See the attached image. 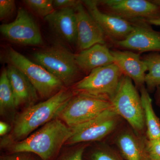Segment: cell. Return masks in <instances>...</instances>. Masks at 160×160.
<instances>
[{
    "label": "cell",
    "instance_id": "cell-1",
    "mask_svg": "<svg viewBox=\"0 0 160 160\" xmlns=\"http://www.w3.org/2000/svg\"><path fill=\"white\" fill-rule=\"evenodd\" d=\"M74 94L73 92L64 89L44 102L26 108L16 117L12 130L3 138L1 146L7 147L22 141L40 126L59 118Z\"/></svg>",
    "mask_w": 160,
    "mask_h": 160
},
{
    "label": "cell",
    "instance_id": "cell-2",
    "mask_svg": "<svg viewBox=\"0 0 160 160\" xmlns=\"http://www.w3.org/2000/svg\"><path fill=\"white\" fill-rule=\"evenodd\" d=\"M72 129L59 118L55 119L22 141L7 147L12 153L32 152L42 160H50L71 137Z\"/></svg>",
    "mask_w": 160,
    "mask_h": 160
},
{
    "label": "cell",
    "instance_id": "cell-3",
    "mask_svg": "<svg viewBox=\"0 0 160 160\" xmlns=\"http://www.w3.org/2000/svg\"><path fill=\"white\" fill-rule=\"evenodd\" d=\"M110 100L120 117L126 120L135 132L142 135L146 130L144 110L141 95L132 80L123 75Z\"/></svg>",
    "mask_w": 160,
    "mask_h": 160
},
{
    "label": "cell",
    "instance_id": "cell-4",
    "mask_svg": "<svg viewBox=\"0 0 160 160\" xmlns=\"http://www.w3.org/2000/svg\"><path fill=\"white\" fill-rule=\"evenodd\" d=\"M6 60L19 69L29 79L38 94L43 99L49 98L62 89L64 84L43 66L26 57L12 48L8 49Z\"/></svg>",
    "mask_w": 160,
    "mask_h": 160
},
{
    "label": "cell",
    "instance_id": "cell-5",
    "mask_svg": "<svg viewBox=\"0 0 160 160\" xmlns=\"http://www.w3.org/2000/svg\"><path fill=\"white\" fill-rule=\"evenodd\" d=\"M32 57L35 62L57 78L65 86L73 84L80 74L75 54L62 46H54L37 51Z\"/></svg>",
    "mask_w": 160,
    "mask_h": 160
},
{
    "label": "cell",
    "instance_id": "cell-6",
    "mask_svg": "<svg viewBox=\"0 0 160 160\" xmlns=\"http://www.w3.org/2000/svg\"><path fill=\"white\" fill-rule=\"evenodd\" d=\"M112 107L111 100L108 98L76 92L58 118L72 128L94 118Z\"/></svg>",
    "mask_w": 160,
    "mask_h": 160
},
{
    "label": "cell",
    "instance_id": "cell-7",
    "mask_svg": "<svg viewBox=\"0 0 160 160\" xmlns=\"http://www.w3.org/2000/svg\"><path fill=\"white\" fill-rule=\"evenodd\" d=\"M123 74L115 63L92 70L73 86L75 92L108 98L113 96Z\"/></svg>",
    "mask_w": 160,
    "mask_h": 160
},
{
    "label": "cell",
    "instance_id": "cell-8",
    "mask_svg": "<svg viewBox=\"0 0 160 160\" xmlns=\"http://www.w3.org/2000/svg\"><path fill=\"white\" fill-rule=\"evenodd\" d=\"M104 12L132 23L160 19V6L148 0H100Z\"/></svg>",
    "mask_w": 160,
    "mask_h": 160
},
{
    "label": "cell",
    "instance_id": "cell-9",
    "mask_svg": "<svg viewBox=\"0 0 160 160\" xmlns=\"http://www.w3.org/2000/svg\"><path fill=\"white\" fill-rule=\"evenodd\" d=\"M120 117L113 107L88 122L72 127V134L66 145L96 142L103 139L117 129Z\"/></svg>",
    "mask_w": 160,
    "mask_h": 160
},
{
    "label": "cell",
    "instance_id": "cell-10",
    "mask_svg": "<svg viewBox=\"0 0 160 160\" xmlns=\"http://www.w3.org/2000/svg\"><path fill=\"white\" fill-rule=\"evenodd\" d=\"M1 33L7 40L26 46H39L43 41L37 24L26 9L20 7L15 19L0 26Z\"/></svg>",
    "mask_w": 160,
    "mask_h": 160
},
{
    "label": "cell",
    "instance_id": "cell-11",
    "mask_svg": "<svg viewBox=\"0 0 160 160\" xmlns=\"http://www.w3.org/2000/svg\"><path fill=\"white\" fill-rule=\"evenodd\" d=\"M132 24L133 29L131 33L125 40L113 43L115 46L140 54L144 52H159L160 32L155 30L152 25L145 21Z\"/></svg>",
    "mask_w": 160,
    "mask_h": 160
},
{
    "label": "cell",
    "instance_id": "cell-12",
    "mask_svg": "<svg viewBox=\"0 0 160 160\" xmlns=\"http://www.w3.org/2000/svg\"><path fill=\"white\" fill-rule=\"evenodd\" d=\"M82 2L102 30L106 38L113 44L125 40L133 30V26L131 23L102 11L99 8L97 1L86 0Z\"/></svg>",
    "mask_w": 160,
    "mask_h": 160
},
{
    "label": "cell",
    "instance_id": "cell-13",
    "mask_svg": "<svg viewBox=\"0 0 160 160\" xmlns=\"http://www.w3.org/2000/svg\"><path fill=\"white\" fill-rule=\"evenodd\" d=\"M77 18L76 44L80 51L96 44L106 45V38L82 1L75 7Z\"/></svg>",
    "mask_w": 160,
    "mask_h": 160
},
{
    "label": "cell",
    "instance_id": "cell-14",
    "mask_svg": "<svg viewBox=\"0 0 160 160\" xmlns=\"http://www.w3.org/2000/svg\"><path fill=\"white\" fill-rule=\"evenodd\" d=\"M147 138L137 133L131 127L120 131L115 142L125 160H152L146 149Z\"/></svg>",
    "mask_w": 160,
    "mask_h": 160
},
{
    "label": "cell",
    "instance_id": "cell-15",
    "mask_svg": "<svg viewBox=\"0 0 160 160\" xmlns=\"http://www.w3.org/2000/svg\"><path fill=\"white\" fill-rule=\"evenodd\" d=\"M114 63L123 75L131 78L138 89L145 86L147 67L141 54L130 50H111Z\"/></svg>",
    "mask_w": 160,
    "mask_h": 160
},
{
    "label": "cell",
    "instance_id": "cell-16",
    "mask_svg": "<svg viewBox=\"0 0 160 160\" xmlns=\"http://www.w3.org/2000/svg\"><path fill=\"white\" fill-rule=\"evenodd\" d=\"M44 19L60 38L69 44L76 43L77 18L75 8L56 9Z\"/></svg>",
    "mask_w": 160,
    "mask_h": 160
},
{
    "label": "cell",
    "instance_id": "cell-17",
    "mask_svg": "<svg viewBox=\"0 0 160 160\" xmlns=\"http://www.w3.org/2000/svg\"><path fill=\"white\" fill-rule=\"evenodd\" d=\"M7 74L14 92L16 107L28 108L35 104L38 93L26 75L16 67L9 64Z\"/></svg>",
    "mask_w": 160,
    "mask_h": 160
},
{
    "label": "cell",
    "instance_id": "cell-18",
    "mask_svg": "<svg viewBox=\"0 0 160 160\" xmlns=\"http://www.w3.org/2000/svg\"><path fill=\"white\" fill-rule=\"evenodd\" d=\"M77 64L81 71L90 73L97 68L114 63L111 50L106 45L98 44L75 54Z\"/></svg>",
    "mask_w": 160,
    "mask_h": 160
},
{
    "label": "cell",
    "instance_id": "cell-19",
    "mask_svg": "<svg viewBox=\"0 0 160 160\" xmlns=\"http://www.w3.org/2000/svg\"><path fill=\"white\" fill-rule=\"evenodd\" d=\"M146 126V134L149 140L160 137V120L155 113L152 100L145 86L139 89Z\"/></svg>",
    "mask_w": 160,
    "mask_h": 160
},
{
    "label": "cell",
    "instance_id": "cell-20",
    "mask_svg": "<svg viewBox=\"0 0 160 160\" xmlns=\"http://www.w3.org/2000/svg\"><path fill=\"white\" fill-rule=\"evenodd\" d=\"M142 58L147 67L148 73L145 78L146 89L152 92L160 86V53L150 52Z\"/></svg>",
    "mask_w": 160,
    "mask_h": 160
},
{
    "label": "cell",
    "instance_id": "cell-21",
    "mask_svg": "<svg viewBox=\"0 0 160 160\" xmlns=\"http://www.w3.org/2000/svg\"><path fill=\"white\" fill-rule=\"evenodd\" d=\"M14 92L7 74V69L2 71L0 77V112L6 114L16 109Z\"/></svg>",
    "mask_w": 160,
    "mask_h": 160
},
{
    "label": "cell",
    "instance_id": "cell-22",
    "mask_svg": "<svg viewBox=\"0 0 160 160\" xmlns=\"http://www.w3.org/2000/svg\"><path fill=\"white\" fill-rule=\"evenodd\" d=\"M88 160H125L119 152L107 145L102 144L91 150Z\"/></svg>",
    "mask_w": 160,
    "mask_h": 160
},
{
    "label": "cell",
    "instance_id": "cell-23",
    "mask_svg": "<svg viewBox=\"0 0 160 160\" xmlns=\"http://www.w3.org/2000/svg\"><path fill=\"white\" fill-rule=\"evenodd\" d=\"M23 2L36 14L44 18L55 10L52 0H25Z\"/></svg>",
    "mask_w": 160,
    "mask_h": 160
},
{
    "label": "cell",
    "instance_id": "cell-24",
    "mask_svg": "<svg viewBox=\"0 0 160 160\" xmlns=\"http://www.w3.org/2000/svg\"><path fill=\"white\" fill-rule=\"evenodd\" d=\"M146 149L152 160H160V137L154 139H146Z\"/></svg>",
    "mask_w": 160,
    "mask_h": 160
},
{
    "label": "cell",
    "instance_id": "cell-25",
    "mask_svg": "<svg viewBox=\"0 0 160 160\" xmlns=\"http://www.w3.org/2000/svg\"><path fill=\"white\" fill-rule=\"evenodd\" d=\"M16 9L14 0L0 1V19L2 20L9 18L14 12Z\"/></svg>",
    "mask_w": 160,
    "mask_h": 160
},
{
    "label": "cell",
    "instance_id": "cell-26",
    "mask_svg": "<svg viewBox=\"0 0 160 160\" xmlns=\"http://www.w3.org/2000/svg\"><path fill=\"white\" fill-rule=\"evenodd\" d=\"M86 147V145L79 146L66 155L62 160H83V154Z\"/></svg>",
    "mask_w": 160,
    "mask_h": 160
},
{
    "label": "cell",
    "instance_id": "cell-27",
    "mask_svg": "<svg viewBox=\"0 0 160 160\" xmlns=\"http://www.w3.org/2000/svg\"><path fill=\"white\" fill-rule=\"evenodd\" d=\"M79 1L76 0H54L53 1V7L54 9H57L74 8Z\"/></svg>",
    "mask_w": 160,
    "mask_h": 160
},
{
    "label": "cell",
    "instance_id": "cell-28",
    "mask_svg": "<svg viewBox=\"0 0 160 160\" xmlns=\"http://www.w3.org/2000/svg\"><path fill=\"white\" fill-rule=\"evenodd\" d=\"M0 160H32L29 157L21 153H12L9 155L4 156L1 158Z\"/></svg>",
    "mask_w": 160,
    "mask_h": 160
},
{
    "label": "cell",
    "instance_id": "cell-29",
    "mask_svg": "<svg viewBox=\"0 0 160 160\" xmlns=\"http://www.w3.org/2000/svg\"><path fill=\"white\" fill-rule=\"evenodd\" d=\"M10 127L7 123L5 122H0V135L4 136L10 131Z\"/></svg>",
    "mask_w": 160,
    "mask_h": 160
},
{
    "label": "cell",
    "instance_id": "cell-30",
    "mask_svg": "<svg viewBox=\"0 0 160 160\" xmlns=\"http://www.w3.org/2000/svg\"><path fill=\"white\" fill-rule=\"evenodd\" d=\"M156 101L158 106H160V86L156 89L155 96Z\"/></svg>",
    "mask_w": 160,
    "mask_h": 160
},
{
    "label": "cell",
    "instance_id": "cell-31",
    "mask_svg": "<svg viewBox=\"0 0 160 160\" xmlns=\"http://www.w3.org/2000/svg\"><path fill=\"white\" fill-rule=\"evenodd\" d=\"M147 22L151 25L160 26V19L150 20Z\"/></svg>",
    "mask_w": 160,
    "mask_h": 160
},
{
    "label": "cell",
    "instance_id": "cell-32",
    "mask_svg": "<svg viewBox=\"0 0 160 160\" xmlns=\"http://www.w3.org/2000/svg\"><path fill=\"white\" fill-rule=\"evenodd\" d=\"M151 1L156 5L160 6V0H151Z\"/></svg>",
    "mask_w": 160,
    "mask_h": 160
}]
</instances>
